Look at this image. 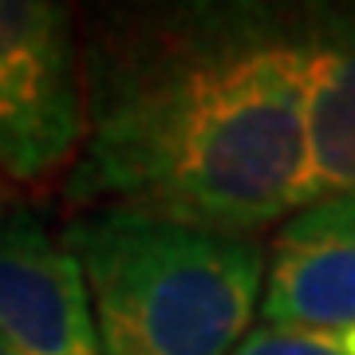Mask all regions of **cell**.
Here are the masks:
<instances>
[{
    "label": "cell",
    "mask_w": 355,
    "mask_h": 355,
    "mask_svg": "<svg viewBox=\"0 0 355 355\" xmlns=\"http://www.w3.org/2000/svg\"><path fill=\"white\" fill-rule=\"evenodd\" d=\"M67 198L253 237L308 205L296 16L186 4L119 16L83 60Z\"/></svg>",
    "instance_id": "cell-1"
},
{
    "label": "cell",
    "mask_w": 355,
    "mask_h": 355,
    "mask_svg": "<svg viewBox=\"0 0 355 355\" xmlns=\"http://www.w3.org/2000/svg\"><path fill=\"white\" fill-rule=\"evenodd\" d=\"M103 355H233L261 312L268 257L253 237L130 209H87L64 229Z\"/></svg>",
    "instance_id": "cell-2"
},
{
    "label": "cell",
    "mask_w": 355,
    "mask_h": 355,
    "mask_svg": "<svg viewBox=\"0 0 355 355\" xmlns=\"http://www.w3.org/2000/svg\"><path fill=\"white\" fill-rule=\"evenodd\" d=\"M87 130L83 60L64 4L0 0V170L48 182L71 170Z\"/></svg>",
    "instance_id": "cell-3"
},
{
    "label": "cell",
    "mask_w": 355,
    "mask_h": 355,
    "mask_svg": "<svg viewBox=\"0 0 355 355\" xmlns=\"http://www.w3.org/2000/svg\"><path fill=\"white\" fill-rule=\"evenodd\" d=\"M0 343L12 355H103L76 257L32 209H0Z\"/></svg>",
    "instance_id": "cell-4"
},
{
    "label": "cell",
    "mask_w": 355,
    "mask_h": 355,
    "mask_svg": "<svg viewBox=\"0 0 355 355\" xmlns=\"http://www.w3.org/2000/svg\"><path fill=\"white\" fill-rule=\"evenodd\" d=\"M265 328H355V193L304 205L280 225L261 292Z\"/></svg>",
    "instance_id": "cell-5"
},
{
    "label": "cell",
    "mask_w": 355,
    "mask_h": 355,
    "mask_svg": "<svg viewBox=\"0 0 355 355\" xmlns=\"http://www.w3.org/2000/svg\"><path fill=\"white\" fill-rule=\"evenodd\" d=\"M304 67L308 205L355 193V4L296 16Z\"/></svg>",
    "instance_id": "cell-6"
},
{
    "label": "cell",
    "mask_w": 355,
    "mask_h": 355,
    "mask_svg": "<svg viewBox=\"0 0 355 355\" xmlns=\"http://www.w3.org/2000/svg\"><path fill=\"white\" fill-rule=\"evenodd\" d=\"M233 355H355V328H253Z\"/></svg>",
    "instance_id": "cell-7"
},
{
    "label": "cell",
    "mask_w": 355,
    "mask_h": 355,
    "mask_svg": "<svg viewBox=\"0 0 355 355\" xmlns=\"http://www.w3.org/2000/svg\"><path fill=\"white\" fill-rule=\"evenodd\" d=\"M0 355H12V352H8V347H4V343H0Z\"/></svg>",
    "instance_id": "cell-8"
}]
</instances>
